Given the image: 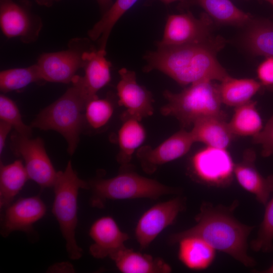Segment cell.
Segmentation results:
<instances>
[{
	"label": "cell",
	"instance_id": "obj_6",
	"mask_svg": "<svg viewBox=\"0 0 273 273\" xmlns=\"http://www.w3.org/2000/svg\"><path fill=\"white\" fill-rule=\"evenodd\" d=\"M92 190L90 204L102 208L108 200L140 198L157 199L160 197L178 192L174 188L155 179L124 169L116 176L108 179H97L88 182Z\"/></svg>",
	"mask_w": 273,
	"mask_h": 273
},
{
	"label": "cell",
	"instance_id": "obj_19",
	"mask_svg": "<svg viewBox=\"0 0 273 273\" xmlns=\"http://www.w3.org/2000/svg\"><path fill=\"white\" fill-rule=\"evenodd\" d=\"M192 126L190 132L194 142L203 143L206 146L227 149L235 136L224 118H204Z\"/></svg>",
	"mask_w": 273,
	"mask_h": 273
},
{
	"label": "cell",
	"instance_id": "obj_28",
	"mask_svg": "<svg viewBox=\"0 0 273 273\" xmlns=\"http://www.w3.org/2000/svg\"><path fill=\"white\" fill-rule=\"evenodd\" d=\"M138 0H116L115 3L88 31L92 40L99 39L100 47L106 49L107 42L115 24Z\"/></svg>",
	"mask_w": 273,
	"mask_h": 273
},
{
	"label": "cell",
	"instance_id": "obj_21",
	"mask_svg": "<svg viewBox=\"0 0 273 273\" xmlns=\"http://www.w3.org/2000/svg\"><path fill=\"white\" fill-rule=\"evenodd\" d=\"M178 244V257L189 269H205L212 263L216 250L204 240L195 236L181 238Z\"/></svg>",
	"mask_w": 273,
	"mask_h": 273
},
{
	"label": "cell",
	"instance_id": "obj_35",
	"mask_svg": "<svg viewBox=\"0 0 273 273\" xmlns=\"http://www.w3.org/2000/svg\"><path fill=\"white\" fill-rule=\"evenodd\" d=\"M12 126L8 123L1 120L0 121V154H1L5 144L7 137Z\"/></svg>",
	"mask_w": 273,
	"mask_h": 273
},
{
	"label": "cell",
	"instance_id": "obj_34",
	"mask_svg": "<svg viewBox=\"0 0 273 273\" xmlns=\"http://www.w3.org/2000/svg\"><path fill=\"white\" fill-rule=\"evenodd\" d=\"M256 73L262 86L273 91V56L266 57L258 66Z\"/></svg>",
	"mask_w": 273,
	"mask_h": 273
},
{
	"label": "cell",
	"instance_id": "obj_9",
	"mask_svg": "<svg viewBox=\"0 0 273 273\" xmlns=\"http://www.w3.org/2000/svg\"><path fill=\"white\" fill-rule=\"evenodd\" d=\"M235 163L226 149L209 146L198 150L192 156L191 166L194 175L205 184L223 186L234 176Z\"/></svg>",
	"mask_w": 273,
	"mask_h": 273
},
{
	"label": "cell",
	"instance_id": "obj_29",
	"mask_svg": "<svg viewBox=\"0 0 273 273\" xmlns=\"http://www.w3.org/2000/svg\"><path fill=\"white\" fill-rule=\"evenodd\" d=\"M40 80L36 64L24 68L7 69L0 73V88L2 92L7 93L23 88Z\"/></svg>",
	"mask_w": 273,
	"mask_h": 273
},
{
	"label": "cell",
	"instance_id": "obj_39",
	"mask_svg": "<svg viewBox=\"0 0 273 273\" xmlns=\"http://www.w3.org/2000/svg\"><path fill=\"white\" fill-rule=\"evenodd\" d=\"M268 3L270 4V5L273 7V0H266Z\"/></svg>",
	"mask_w": 273,
	"mask_h": 273
},
{
	"label": "cell",
	"instance_id": "obj_31",
	"mask_svg": "<svg viewBox=\"0 0 273 273\" xmlns=\"http://www.w3.org/2000/svg\"><path fill=\"white\" fill-rule=\"evenodd\" d=\"M113 113V106L109 100L96 97L87 103L85 118L91 127L97 129L107 123Z\"/></svg>",
	"mask_w": 273,
	"mask_h": 273
},
{
	"label": "cell",
	"instance_id": "obj_12",
	"mask_svg": "<svg viewBox=\"0 0 273 273\" xmlns=\"http://www.w3.org/2000/svg\"><path fill=\"white\" fill-rule=\"evenodd\" d=\"M118 72L120 79L116 87L118 103L125 108L121 116L141 121L152 115L154 99L151 93L138 83L134 71L123 68Z\"/></svg>",
	"mask_w": 273,
	"mask_h": 273
},
{
	"label": "cell",
	"instance_id": "obj_14",
	"mask_svg": "<svg viewBox=\"0 0 273 273\" xmlns=\"http://www.w3.org/2000/svg\"><path fill=\"white\" fill-rule=\"evenodd\" d=\"M82 53L70 48L42 54L36 64L41 79L52 82H72L77 70L83 67Z\"/></svg>",
	"mask_w": 273,
	"mask_h": 273
},
{
	"label": "cell",
	"instance_id": "obj_5",
	"mask_svg": "<svg viewBox=\"0 0 273 273\" xmlns=\"http://www.w3.org/2000/svg\"><path fill=\"white\" fill-rule=\"evenodd\" d=\"M54 199L52 212L56 218L66 242L69 257L77 260L82 256L75 232L78 223L77 197L80 189L89 190L88 183L79 178L69 161L65 170L57 172L53 185Z\"/></svg>",
	"mask_w": 273,
	"mask_h": 273
},
{
	"label": "cell",
	"instance_id": "obj_30",
	"mask_svg": "<svg viewBox=\"0 0 273 273\" xmlns=\"http://www.w3.org/2000/svg\"><path fill=\"white\" fill-rule=\"evenodd\" d=\"M265 209L257 237L251 243V249L256 252L273 251V196L265 205Z\"/></svg>",
	"mask_w": 273,
	"mask_h": 273
},
{
	"label": "cell",
	"instance_id": "obj_10",
	"mask_svg": "<svg viewBox=\"0 0 273 273\" xmlns=\"http://www.w3.org/2000/svg\"><path fill=\"white\" fill-rule=\"evenodd\" d=\"M180 197L158 203L146 211L139 219L135 236L140 248L148 247L159 234L172 224L184 208Z\"/></svg>",
	"mask_w": 273,
	"mask_h": 273
},
{
	"label": "cell",
	"instance_id": "obj_7",
	"mask_svg": "<svg viewBox=\"0 0 273 273\" xmlns=\"http://www.w3.org/2000/svg\"><path fill=\"white\" fill-rule=\"evenodd\" d=\"M213 20L206 13L195 17L191 12L168 16L163 35L157 47L197 43L207 41L214 35Z\"/></svg>",
	"mask_w": 273,
	"mask_h": 273
},
{
	"label": "cell",
	"instance_id": "obj_4",
	"mask_svg": "<svg viewBox=\"0 0 273 273\" xmlns=\"http://www.w3.org/2000/svg\"><path fill=\"white\" fill-rule=\"evenodd\" d=\"M58 100L43 109L32 122L31 127L54 130L66 140L68 153L72 155L77 147L85 119L88 102L75 81Z\"/></svg>",
	"mask_w": 273,
	"mask_h": 273
},
{
	"label": "cell",
	"instance_id": "obj_27",
	"mask_svg": "<svg viewBox=\"0 0 273 273\" xmlns=\"http://www.w3.org/2000/svg\"><path fill=\"white\" fill-rule=\"evenodd\" d=\"M228 123L235 136L253 137L263 127L261 116L256 108V103L252 100L235 108L233 115Z\"/></svg>",
	"mask_w": 273,
	"mask_h": 273
},
{
	"label": "cell",
	"instance_id": "obj_38",
	"mask_svg": "<svg viewBox=\"0 0 273 273\" xmlns=\"http://www.w3.org/2000/svg\"><path fill=\"white\" fill-rule=\"evenodd\" d=\"M257 272L273 273V264L266 269L258 271Z\"/></svg>",
	"mask_w": 273,
	"mask_h": 273
},
{
	"label": "cell",
	"instance_id": "obj_32",
	"mask_svg": "<svg viewBox=\"0 0 273 273\" xmlns=\"http://www.w3.org/2000/svg\"><path fill=\"white\" fill-rule=\"evenodd\" d=\"M0 118L1 120L10 124L15 129L16 133L31 137V126H28L23 122L15 103L4 95L0 96Z\"/></svg>",
	"mask_w": 273,
	"mask_h": 273
},
{
	"label": "cell",
	"instance_id": "obj_13",
	"mask_svg": "<svg viewBox=\"0 0 273 273\" xmlns=\"http://www.w3.org/2000/svg\"><path fill=\"white\" fill-rule=\"evenodd\" d=\"M4 209L0 232L4 238L14 231L31 233L33 224L44 216L47 210L38 196L21 198Z\"/></svg>",
	"mask_w": 273,
	"mask_h": 273
},
{
	"label": "cell",
	"instance_id": "obj_20",
	"mask_svg": "<svg viewBox=\"0 0 273 273\" xmlns=\"http://www.w3.org/2000/svg\"><path fill=\"white\" fill-rule=\"evenodd\" d=\"M123 273H169L171 266L162 259L127 248L111 258Z\"/></svg>",
	"mask_w": 273,
	"mask_h": 273
},
{
	"label": "cell",
	"instance_id": "obj_3",
	"mask_svg": "<svg viewBox=\"0 0 273 273\" xmlns=\"http://www.w3.org/2000/svg\"><path fill=\"white\" fill-rule=\"evenodd\" d=\"M163 96L167 103L161 108V114L175 117L184 128L191 127L204 118H225L219 84L214 81L197 82L177 93L166 90Z\"/></svg>",
	"mask_w": 273,
	"mask_h": 273
},
{
	"label": "cell",
	"instance_id": "obj_22",
	"mask_svg": "<svg viewBox=\"0 0 273 273\" xmlns=\"http://www.w3.org/2000/svg\"><path fill=\"white\" fill-rule=\"evenodd\" d=\"M245 27L242 42L246 49L255 56H273V22L253 17Z\"/></svg>",
	"mask_w": 273,
	"mask_h": 273
},
{
	"label": "cell",
	"instance_id": "obj_36",
	"mask_svg": "<svg viewBox=\"0 0 273 273\" xmlns=\"http://www.w3.org/2000/svg\"><path fill=\"white\" fill-rule=\"evenodd\" d=\"M99 4L104 7H106L110 5L111 0H97Z\"/></svg>",
	"mask_w": 273,
	"mask_h": 273
},
{
	"label": "cell",
	"instance_id": "obj_1",
	"mask_svg": "<svg viewBox=\"0 0 273 273\" xmlns=\"http://www.w3.org/2000/svg\"><path fill=\"white\" fill-rule=\"evenodd\" d=\"M225 44L226 40L217 35L200 43L158 47L145 56L144 70L161 71L181 85L203 80L221 82L230 76L217 58Z\"/></svg>",
	"mask_w": 273,
	"mask_h": 273
},
{
	"label": "cell",
	"instance_id": "obj_24",
	"mask_svg": "<svg viewBox=\"0 0 273 273\" xmlns=\"http://www.w3.org/2000/svg\"><path fill=\"white\" fill-rule=\"evenodd\" d=\"M121 117L123 123L118 131L119 152L117 159L125 167L128 166L132 155L144 143L146 134L140 120L128 116Z\"/></svg>",
	"mask_w": 273,
	"mask_h": 273
},
{
	"label": "cell",
	"instance_id": "obj_16",
	"mask_svg": "<svg viewBox=\"0 0 273 273\" xmlns=\"http://www.w3.org/2000/svg\"><path fill=\"white\" fill-rule=\"evenodd\" d=\"M106 54V50L101 49L82 53L84 75H76L73 80L80 85L88 101L98 97L97 92L111 80V64Z\"/></svg>",
	"mask_w": 273,
	"mask_h": 273
},
{
	"label": "cell",
	"instance_id": "obj_18",
	"mask_svg": "<svg viewBox=\"0 0 273 273\" xmlns=\"http://www.w3.org/2000/svg\"><path fill=\"white\" fill-rule=\"evenodd\" d=\"M0 27L8 38H28L34 30L30 15L13 0H1Z\"/></svg>",
	"mask_w": 273,
	"mask_h": 273
},
{
	"label": "cell",
	"instance_id": "obj_26",
	"mask_svg": "<svg viewBox=\"0 0 273 273\" xmlns=\"http://www.w3.org/2000/svg\"><path fill=\"white\" fill-rule=\"evenodd\" d=\"M261 87L259 81L252 78H236L231 76L219 83L222 104L234 108L251 101Z\"/></svg>",
	"mask_w": 273,
	"mask_h": 273
},
{
	"label": "cell",
	"instance_id": "obj_37",
	"mask_svg": "<svg viewBox=\"0 0 273 273\" xmlns=\"http://www.w3.org/2000/svg\"><path fill=\"white\" fill-rule=\"evenodd\" d=\"M159 1L165 4H169L172 3H174L177 1L181 2L183 3H187L188 1V0H159Z\"/></svg>",
	"mask_w": 273,
	"mask_h": 273
},
{
	"label": "cell",
	"instance_id": "obj_25",
	"mask_svg": "<svg viewBox=\"0 0 273 273\" xmlns=\"http://www.w3.org/2000/svg\"><path fill=\"white\" fill-rule=\"evenodd\" d=\"M29 179L24 164L17 160L9 164L1 162L0 207L3 209L13 202L14 198Z\"/></svg>",
	"mask_w": 273,
	"mask_h": 273
},
{
	"label": "cell",
	"instance_id": "obj_11",
	"mask_svg": "<svg viewBox=\"0 0 273 273\" xmlns=\"http://www.w3.org/2000/svg\"><path fill=\"white\" fill-rule=\"evenodd\" d=\"M194 143L190 131L183 128L155 148L141 147L138 149L136 155L143 170L152 174L160 166L185 155Z\"/></svg>",
	"mask_w": 273,
	"mask_h": 273
},
{
	"label": "cell",
	"instance_id": "obj_2",
	"mask_svg": "<svg viewBox=\"0 0 273 273\" xmlns=\"http://www.w3.org/2000/svg\"><path fill=\"white\" fill-rule=\"evenodd\" d=\"M233 209L203 204L195 218L196 223L186 231L171 236L170 243H177L187 236L199 237L216 250L229 255L246 267L256 265L247 253V240L253 226L238 221L232 213Z\"/></svg>",
	"mask_w": 273,
	"mask_h": 273
},
{
	"label": "cell",
	"instance_id": "obj_33",
	"mask_svg": "<svg viewBox=\"0 0 273 273\" xmlns=\"http://www.w3.org/2000/svg\"><path fill=\"white\" fill-rule=\"evenodd\" d=\"M254 143L261 146L263 157L273 155V115L263 126L262 130L252 137Z\"/></svg>",
	"mask_w": 273,
	"mask_h": 273
},
{
	"label": "cell",
	"instance_id": "obj_17",
	"mask_svg": "<svg viewBox=\"0 0 273 273\" xmlns=\"http://www.w3.org/2000/svg\"><path fill=\"white\" fill-rule=\"evenodd\" d=\"M255 159L253 151L246 150L242 160L235 163L234 175L242 188L265 206L273 192V175L263 176L256 167Z\"/></svg>",
	"mask_w": 273,
	"mask_h": 273
},
{
	"label": "cell",
	"instance_id": "obj_23",
	"mask_svg": "<svg viewBox=\"0 0 273 273\" xmlns=\"http://www.w3.org/2000/svg\"><path fill=\"white\" fill-rule=\"evenodd\" d=\"M214 22L238 27L246 26L253 19L249 13L237 7L230 0H193Z\"/></svg>",
	"mask_w": 273,
	"mask_h": 273
},
{
	"label": "cell",
	"instance_id": "obj_8",
	"mask_svg": "<svg viewBox=\"0 0 273 273\" xmlns=\"http://www.w3.org/2000/svg\"><path fill=\"white\" fill-rule=\"evenodd\" d=\"M11 139L12 149L15 154L22 157L29 179L41 189L53 187L57 172L47 153L43 141L16 132Z\"/></svg>",
	"mask_w": 273,
	"mask_h": 273
},
{
	"label": "cell",
	"instance_id": "obj_15",
	"mask_svg": "<svg viewBox=\"0 0 273 273\" xmlns=\"http://www.w3.org/2000/svg\"><path fill=\"white\" fill-rule=\"evenodd\" d=\"M89 235L93 241L89 251L97 259H111L126 248L128 235L122 232L116 221L106 216L97 219L91 225Z\"/></svg>",
	"mask_w": 273,
	"mask_h": 273
}]
</instances>
